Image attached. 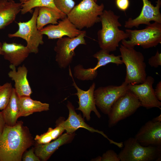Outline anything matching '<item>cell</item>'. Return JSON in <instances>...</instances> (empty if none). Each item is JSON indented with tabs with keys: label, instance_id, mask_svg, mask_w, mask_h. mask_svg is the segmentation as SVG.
Here are the masks:
<instances>
[{
	"label": "cell",
	"instance_id": "6da1fadb",
	"mask_svg": "<svg viewBox=\"0 0 161 161\" xmlns=\"http://www.w3.org/2000/svg\"><path fill=\"white\" fill-rule=\"evenodd\" d=\"M33 143L28 128L21 121L6 125L0 135V161H21L23 155Z\"/></svg>",
	"mask_w": 161,
	"mask_h": 161
},
{
	"label": "cell",
	"instance_id": "7a4b0ae2",
	"mask_svg": "<svg viewBox=\"0 0 161 161\" xmlns=\"http://www.w3.org/2000/svg\"><path fill=\"white\" fill-rule=\"evenodd\" d=\"M120 16L111 10H104L100 16L102 28L97 33L98 43L101 49L110 52L115 51L119 43L128 38L127 34L119 27L122 25L119 21Z\"/></svg>",
	"mask_w": 161,
	"mask_h": 161
},
{
	"label": "cell",
	"instance_id": "3957f363",
	"mask_svg": "<svg viewBox=\"0 0 161 161\" xmlns=\"http://www.w3.org/2000/svg\"><path fill=\"white\" fill-rule=\"evenodd\" d=\"M120 51L122 62L126 68L124 82L129 84L135 85L144 82L147 77L146 64L143 54L133 47L120 45Z\"/></svg>",
	"mask_w": 161,
	"mask_h": 161
},
{
	"label": "cell",
	"instance_id": "277c9868",
	"mask_svg": "<svg viewBox=\"0 0 161 161\" xmlns=\"http://www.w3.org/2000/svg\"><path fill=\"white\" fill-rule=\"evenodd\" d=\"M104 7L103 3L98 5L94 0H82L75 6L67 17L77 29L81 30L100 22V16Z\"/></svg>",
	"mask_w": 161,
	"mask_h": 161
},
{
	"label": "cell",
	"instance_id": "5b68a950",
	"mask_svg": "<svg viewBox=\"0 0 161 161\" xmlns=\"http://www.w3.org/2000/svg\"><path fill=\"white\" fill-rule=\"evenodd\" d=\"M129 40L124 39L122 44L127 47L140 46L144 49L155 47L161 43V23L157 22L150 24L145 29L125 30Z\"/></svg>",
	"mask_w": 161,
	"mask_h": 161
},
{
	"label": "cell",
	"instance_id": "8992f818",
	"mask_svg": "<svg viewBox=\"0 0 161 161\" xmlns=\"http://www.w3.org/2000/svg\"><path fill=\"white\" fill-rule=\"evenodd\" d=\"M124 147L118 155L121 161H160L161 146H144L134 137H130L123 143Z\"/></svg>",
	"mask_w": 161,
	"mask_h": 161
},
{
	"label": "cell",
	"instance_id": "52a82bcc",
	"mask_svg": "<svg viewBox=\"0 0 161 161\" xmlns=\"http://www.w3.org/2000/svg\"><path fill=\"white\" fill-rule=\"evenodd\" d=\"M39 9V7L35 8L32 17L27 21L17 22L18 30L8 35L10 38L18 37L24 40L27 43L26 46L30 53L35 54L38 52L39 45L44 43L43 35L37 27L36 20Z\"/></svg>",
	"mask_w": 161,
	"mask_h": 161
},
{
	"label": "cell",
	"instance_id": "ba28073f",
	"mask_svg": "<svg viewBox=\"0 0 161 161\" xmlns=\"http://www.w3.org/2000/svg\"><path fill=\"white\" fill-rule=\"evenodd\" d=\"M141 106L137 97L129 90L112 106L108 114L109 126H115L120 121L133 114Z\"/></svg>",
	"mask_w": 161,
	"mask_h": 161
},
{
	"label": "cell",
	"instance_id": "9c48e42d",
	"mask_svg": "<svg viewBox=\"0 0 161 161\" xmlns=\"http://www.w3.org/2000/svg\"><path fill=\"white\" fill-rule=\"evenodd\" d=\"M86 32L83 30L78 36L73 38L63 37L58 38L54 49L55 60L59 67L65 69L72 62L75 55V50L80 45H86L84 38Z\"/></svg>",
	"mask_w": 161,
	"mask_h": 161
},
{
	"label": "cell",
	"instance_id": "30bf717a",
	"mask_svg": "<svg viewBox=\"0 0 161 161\" xmlns=\"http://www.w3.org/2000/svg\"><path fill=\"white\" fill-rule=\"evenodd\" d=\"M129 90V84L124 81L119 86L99 87L94 92L96 106L104 114L108 115L114 103Z\"/></svg>",
	"mask_w": 161,
	"mask_h": 161
},
{
	"label": "cell",
	"instance_id": "8fae6325",
	"mask_svg": "<svg viewBox=\"0 0 161 161\" xmlns=\"http://www.w3.org/2000/svg\"><path fill=\"white\" fill-rule=\"evenodd\" d=\"M154 81L152 76H147L142 83L129 84V90L137 97L141 106L147 109L157 108L161 109V102L156 97L153 87Z\"/></svg>",
	"mask_w": 161,
	"mask_h": 161
},
{
	"label": "cell",
	"instance_id": "7c38bea8",
	"mask_svg": "<svg viewBox=\"0 0 161 161\" xmlns=\"http://www.w3.org/2000/svg\"><path fill=\"white\" fill-rule=\"evenodd\" d=\"M142 1L143 5L140 14L135 18H130L126 21L124 25L125 28H131L135 27L138 28L140 24L149 25L151 21L161 23V0H157L155 6L148 0Z\"/></svg>",
	"mask_w": 161,
	"mask_h": 161
},
{
	"label": "cell",
	"instance_id": "4fadbf2b",
	"mask_svg": "<svg viewBox=\"0 0 161 161\" xmlns=\"http://www.w3.org/2000/svg\"><path fill=\"white\" fill-rule=\"evenodd\" d=\"M69 73L73 80L72 86L77 91V93L75 95L78 96L79 100L78 102L79 106L76 109L81 111L83 117H85L87 120L90 119V114L92 111L94 112L97 117L100 118L101 115L96 108L94 97L95 83H93L87 90L84 91L80 89L76 85L70 67Z\"/></svg>",
	"mask_w": 161,
	"mask_h": 161
},
{
	"label": "cell",
	"instance_id": "5bb4252c",
	"mask_svg": "<svg viewBox=\"0 0 161 161\" xmlns=\"http://www.w3.org/2000/svg\"><path fill=\"white\" fill-rule=\"evenodd\" d=\"M67 107L69 111L68 117L66 120L61 122L67 133H73L79 128H82L92 132L98 133L107 139L110 143L114 144L118 147L121 146V142H116L110 139L103 131L95 129L87 124L81 115L76 112L74 107L71 102L68 101Z\"/></svg>",
	"mask_w": 161,
	"mask_h": 161
},
{
	"label": "cell",
	"instance_id": "9a60e30c",
	"mask_svg": "<svg viewBox=\"0 0 161 161\" xmlns=\"http://www.w3.org/2000/svg\"><path fill=\"white\" fill-rule=\"evenodd\" d=\"M134 138L141 145L161 146V122H147L140 128Z\"/></svg>",
	"mask_w": 161,
	"mask_h": 161
},
{
	"label": "cell",
	"instance_id": "2e32d148",
	"mask_svg": "<svg viewBox=\"0 0 161 161\" xmlns=\"http://www.w3.org/2000/svg\"><path fill=\"white\" fill-rule=\"evenodd\" d=\"M40 31L42 35H46L49 39H58L65 36L74 38L83 31L77 29L67 17L58 21V24L48 25Z\"/></svg>",
	"mask_w": 161,
	"mask_h": 161
},
{
	"label": "cell",
	"instance_id": "e0dca14e",
	"mask_svg": "<svg viewBox=\"0 0 161 161\" xmlns=\"http://www.w3.org/2000/svg\"><path fill=\"white\" fill-rule=\"evenodd\" d=\"M10 68L11 70L8 75L15 82L14 89L18 96L30 97L32 92L27 78V67L23 65L19 66L16 70V67L10 64Z\"/></svg>",
	"mask_w": 161,
	"mask_h": 161
},
{
	"label": "cell",
	"instance_id": "ac0fdd59",
	"mask_svg": "<svg viewBox=\"0 0 161 161\" xmlns=\"http://www.w3.org/2000/svg\"><path fill=\"white\" fill-rule=\"evenodd\" d=\"M2 50L4 58L16 67L21 64L31 53L26 46L14 42H4Z\"/></svg>",
	"mask_w": 161,
	"mask_h": 161
},
{
	"label": "cell",
	"instance_id": "d6986e66",
	"mask_svg": "<svg viewBox=\"0 0 161 161\" xmlns=\"http://www.w3.org/2000/svg\"><path fill=\"white\" fill-rule=\"evenodd\" d=\"M75 135V133H66L52 142L45 144L37 143L34 148L35 153L42 160L47 161L60 146L71 142Z\"/></svg>",
	"mask_w": 161,
	"mask_h": 161
},
{
	"label": "cell",
	"instance_id": "ffe728a7",
	"mask_svg": "<svg viewBox=\"0 0 161 161\" xmlns=\"http://www.w3.org/2000/svg\"><path fill=\"white\" fill-rule=\"evenodd\" d=\"M22 4L13 0H0V30L15 21L21 11Z\"/></svg>",
	"mask_w": 161,
	"mask_h": 161
},
{
	"label": "cell",
	"instance_id": "44dd1931",
	"mask_svg": "<svg viewBox=\"0 0 161 161\" xmlns=\"http://www.w3.org/2000/svg\"><path fill=\"white\" fill-rule=\"evenodd\" d=\"M18 117H26L36 112L49 110V104L32 99L30 97H19Z\"/></svg>",
	"mask_w": 161,
	"mask_h": 161
},
{
	"label": "cell",
	"instance_id": "7402d4cb",
	"mask_svg": "<svg viewBox=\"0 0 161 161\" xmlns=\"http://www.w3.org/2000/svg\"><path fill=\"white\" fill-rule=\"evenodd\" d=\"M36 24L38 29L40 30L46 25L56 24L58 20L67 17V15L53 8L46 7H39Z\"/></svg>",
	"mask_w": 161,
	"mask_h": 161
},
{
	"label": "cell",
	"instance_id": "603a6c76",
	"mask_svg": "<svg viewBox=\"0 0 161 161\" xmlns=\"http://www.w3.org/2000/svg\"><path fill=\"white\" fill-rule=\"evenodd\" d=\"M18 98L13 88L9 103L1 112L6 124L8 126H14L17 122V119L19 118Z\"/></svg>",
	"mask_w": 161,
	"mask_h": 161
},
{
	"label": "cell",
	"instance_id": "cb8c5ba5",
	"mask_svg": "<svg viewBox=\"0 0 161 161\" xmlns=\"http://www.w3.org/2000/svg\"><path fill=\"white\" fill-rule=\"evenodd\" d=\"M65 130L61 122H59L55 128H49L47 132L41 135H36L34 140L38 144L47 143L57 138Z\"/></svg>",
	"mask_w": 161,
	"mask_h": 161
},
{
	"label": "cell",
	"instance_id": "d4e9b609",
	"mask_svg": "<svg viewBox=\"0 0 161 161\" xmlns=\"http://www.w3.org/2000/svg\"><path fill=\"white\" fill-rule=\"evenodd\" d=\"M93 57L97 59V64L100 67L110 63H114L117 66L123 64L120 55L116 56L113 54H110L109 52L103 49L97 52Z\"/></svg>",
	"mask_w": 161,
	"mask_h": 161
},
{
	"label": "cell",
	"instance_id": "484cf974",
	"mask_svg": "<svg viewBox=\"0 0 161 161\" xmlns=\"http://www.w3.org/2000/svg\"><path fill=\"white\" fill-rule=\"evenodd\" d=\"M41 7H51L61 12L56 7L53 0H29L22 4L21 12V14H24L31 13L33 8Z\"/></svg>",
	"mask_w": 161,
	"mask_h": 161
},
{
	"label": "cell",
	"instance_id": "4316f807",
	"mask_svg": "<svg viewBox=\"0 0 161 161\" xmlns=\"http://www.w3.org/2000/svg\"><path fill=\"white\" fill-rule=\"evenodd\" d=\"M13 89L10 83L0 85V110L4 109L8 104Z\"/></svg>",
	"mask_w": 161,
	"mask_h": 161
},
{
	"label": "cell",
	"instance_id": "83f0119b",
	"mask_svg": "<svg viewBox=\"0 0 161 161\" xmlns=\"http://www.w3.org/2000/svg\"><path fill=\"white\" fill-rule=\"evenodd\" d=\"M57 8L62 13L67 15L75 6L73 0H53Z\"/></svg>",
	"mask_w": 161,
	"mask_h": 161
},
{
	"label": "cell",
	"instance_id": "f1b7e54d",
	"mask_svg": "<svg viewBox=\"0 0 161 161\" xmlns=\"http://www.w3.org/2000/svg\"><path fill=\"white\" fill-rule=\"evenodd\" d=\"M100 161H120L118 154L113 150H109L104 153L100 157Z\"/></svg>",
	"mask_w": 161,
	"mask_h": 161
},
{
	"label": "cell",
	"instance_id": "f546056e",
	"mask_svg": "<svg viewBox=\"0 0 161 161\" xmlns=\"http://www.w3.org/2000/svg\"><path fill=\"white\" fill-rule=\"evenodd\" d=\"M148 63L152 67L157 68L161 66V53L157 50L155 55L148 59Z\"/></svg>",
	"mask_w": 161,
	"mask_h": 161
},
{
	"label": "cell",
	"instance_id": "4dcf8cb0",
	"mask_svg": "<svg viewBox=\"0 0 161 161\" xmlns=\"http://www.w3.org/2000/svg\"><path fill=\"white\" fill-rule=\"evenodd\" d=\"M34 148L33 147L27 151L22 156V160L23 161H39V157L34 153Z\"/></svg>",
	"mask_w": 161,
	"mask_h": 161
},
{
	"label": "cell",
	"instance_id": "1f68e13d",
	"mask_svg": "<svg viewBox=\"0 0 161 161\" xmlns=\"http://www.w3.org/2000/svg\"><path fill=\"white\" fill-rule=\"evenodd\" d=\"M116 4L117 7L120 10L125 11L129 7V0H116Z\"/></svg>",
	"mask_w": 161,
	"mask_h": 161
},
{
	"label": "cell",
	"instance_id": "d6a6232c",
	"mask_svg": "<svg viewBox=\"0 0 161 161\" xmlns=\"http://www.w3.org/2000/svg\"><path fill=\"white\" fill-rule=\"evenodd\" d=\"M155 95L158 100H161V81H159L157 84L154 90Z\"/></svg>",
	"mask_w": 161,
	"mask_h": 161
},
{
	"label": "cell",
	"instance_id": "836d02e7",
	"mask_svg": "<svg viewBox=\"0 0 161 161\" xmlns=\"http://www.w3.org/2000/svg\"><path fill=\"white\" fill-rule=\"evenodd\" d=\"M6 123L1 112H0V135L2 132Z\"/></svg>",
	"mask_w": 161,
	"mask_h": 161
},
{
	"label": "cell",
	"instance_id": "e575fe53",
	"mask_svg": "<svg viewBox=\"0 0 161 161\" xmlns=\"http://www.w3.org/2000/svg\"><path fill=\"white\" fill-rule=\"evenodd\" d=\"M152 120L156 122H161V114L157 117L154 118Z\"/></svg>",
	"mask_w": 161,
	"mask_h": 161
},
{
	"label": "cell",
	"instance_id": "d590c367",
	"mask_svg": "<svg viewBox=\"0 0 161 161\" xmlns=\"http://www.w3.org/2000/svg\"><path fill=\"white\" fill-rule=\"evenodd\" d=\"M2 44L0 42V55H3V51L2 50Z\"/></svg>",
	"mask_w": 161,
	"mask_h": 161
},
{
	"label": "cell",
	"instance_id": "8d00e7d4",
	"mask_svg": "<svg viewBox=\"0 0 161 161\" xmlns=\"http://www.w3.org/2000/svg\"><path fill=\"white\" fill-rule=\"evenodd\" d=\"M20 3L23 4L29 0H19Z\"/></svg>",
	"mask_w": 161,
	"mask_h": 161
},
{
	"label": "cell",
	"instance_id": "74e56055",
	"mask_svg": "<svg viewBox=\"0 0 161 161\" xmlns=\"http://www.w3.org/2000/svg\"><path fill=\"white\" fill-rule=\"evenodd\" d=\"M94 1H95V2H96L97 1V0H94Z\"/></svg>",
	"mask_w": 161,
	"mask_h": 161
}]
</instances>
